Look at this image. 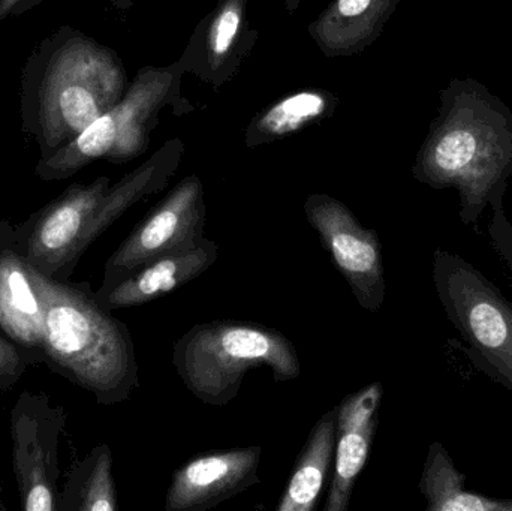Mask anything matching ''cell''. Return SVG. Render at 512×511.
<instances>
[{
    "label": "cell",
    "instance_id": "obj_20",
    "mask_svg": "<svg viewBox=\"0 0 512 511\" xmlns=\"http://www.w3.org/2000/svg\"><path fill=\"white\" fill-rule=\"evenodd\" d=\"M379 419L360 428L337 429L334 471L324 511H348L352 492L369 461Z\"/></svg>",
    "mask_w": 512,
    "mask_h": 511
},
{
    "label": "cell",
    "instance_id": "obj_18",
    "mask_svg": "<svg viewBox=\"0 0 512 511\" xmlns=\"http://www.w3.org/2000/svg\"><path fill=\"white\" fill-rule=\"evenodd\" d=\"M113 452L108 444L90 450L83 461L74 462L59 492L57 511H116Z\"/></svg>",
    "mask_w": 512,
    "mask_h": 511
},
{
    "label": "cell",
    "instance_id": "obj_22",
    "mask_svg": "<svg viewBox=\"0 0 512 511\" xmlns=\"http://www.w3.org/2000/svg\"><path fill=\"white\" fill-rule=\"evenodd\" d=\"M33 365L32 354L0 329V393L12 389Z\"/></svg>",
    "mask_w": 512,
    "mask_h": 511
},
{
    "label": "cell",
    "instance_id": "obj_17",
    "mask_svg": "<svg viewBox=\"0 0 512 511\" xmlns=\"http://www.w3.org/2000/svg\"><path fill=\"white\" fill-rule=\"evenodd\" d=\"M426 511H512V500L486 497L466 488V476L444 444H430L420 480Z\"/></svg>",
    "mask_w": 512,
    "mask_h": 511
},
{
    "label": "cell",
    "instance_id": "obj_2",
    "mask_svg": "<svg viewBox=\"0 0 512 511\" xmlns=\"http://www.w3.org/2000/svg\"><path fill=\"white\" fill-rule=\"evenodd\" d=\"M128 86L113 48L62 26L42 39L24 63L21 128L38 144L41 159L48 158L111 110Z\"/></svg>",
    "mask_w": 512,
    "mask_h": 511
},
{
    "label": "cell",
    "instance_id": "obj_25",
    "mask_svg": "<svg viewBox=\"0 0 512 511\" xmlns=\"http://www.w3.org/2000/svg\"><path fill=\"white\" fill-rule=\"evenodd\" d=\"M111 3H113L116 8L119 9H128L131 8L132 3H134V0H110Z\"/></svg>",
    "mask_w": 512,
    "mask_h": 511
},
{
    "label": "cell",
    "instance_id": "obj_13",
    "mask_svg": "<svg viewBox=\"0 0 512 511\" xmlns=\"http://www.w3.org/2000/svg\"><path fill=\"white\" fill-rule=\"evenodd\" d=\"M218 257V243L206 237L197 248L162 255L131 270L113 284L101 285L95 291V299L111 312L146 305L200 278Z\"/></svg>",
    "mask_w": 512,
    "mask_h": 511
},
{
    "label": "cell",
    "instance_id": "obj_23",
    "mask_svg": "<svg viewBox=\"0 0 512 511\" xmlns=\"http://www.w3.org/2000/svg\"><path fill=\"white\" fill-rule=\"evenodd\" d=\"M504 197L505 191H501L490 201L492 219L489 224V236L493 248L501 255L510 270L512 285V221L508 218L507 210H505Z\"/></svg>",
    "mask_w": 512,
    "mask_h": 511
},
{
    "label": "cell",
    "instance_id": "obj_5",
    "mask_svg": "<svg viewBox=\"0 0 512 511\" xmlns=\"http://www.w3.org/2000/svg\"><path fill=\"white\" fill-rule=\"evenodd\" d=\"M182 69L180 62L165 68L141 69L111 110L90 123L62 149L39 159L35 168L38 179L65 180L98 159L125 164L143 155L149 147L150 132L158 122L159 111L177 95Z\"/></svg>",
    "mask_w": 512,
    "mask_h": 511
},
{
    "label": "cell",
    "instance_id": "obj_19",
    "mask_svg": "<svg viewBox=\"0 0 512 511\" xmlns=\"http://www.w3.org/2000/svg\"><path fill=\"white\" fill-rule=\"evenodd\" d=\"M334 102V96L325 90H301L285 96L252 120L246 129V144L262 146L301 131L324 119Z\"/></svg>",
    "mask_w": 512,
    "mask_h": 511
},
{
    "label": "cell",
    "instance_id": "obj_1",
    "mask_svg": "<svg viewBox=\"0 0 512 511\" xmlns=\"http://www.w3.org/2000/svg\"><path fill=\"white\" fill-rule=\"evenodd\" d=\"M412 174L430 188L456 189L460 221L474 227L512 176V111L472 78L451 81Z\"/></svg>",
    "mask_w": 512,
    "mask_h": 511
},
{
    "label": "cell",
    "instance_id": "obj_9",
    "mask_svg": "<svg viewBox=\"0 0 512 511\" xmlns=\"http://www.w3.org/2000/svg\"><path fill=\"white\" fill-rule=\"evenodd\" d=\"M303 210L358 305L372 314L381 311L387 282L378 233L364 228L346 204L330 195H309Z\"/></svg>",
    "mask_w": 512,
    "mask_h": 511
},
{
    "label": "cell",
    "instance_id": "obj_15",
    "mask_svg": "<svg viewBox=\"0 0 512 511\" xmlns=\"http://www.w3.org/2000/svg\"><path fill=\"white\" fill-rule=\"evenodd\" d=\"M399 0H334L313 21L310 33L327 56H349L369 47Z\"/></svg>",
    "mask_w": 512,
    "mask_h": 511
},
{
    "label": "cell",
    "instance_id": "obj_21",
    "mask_svg": "<svg viewBox=\"0 0 512 511\" xmlns=\"http://www.w3.org/2000/svg\"><path fill=\"white\" fill-rule=\"evenodd\" d=\"M384 387L379 381L367 384L358 392L346 396L337 407V429L360 428L379 419Z\"/></svg>",
    "mask_w": 512,
    "mask_h": 511
},
{
    "label": "cell",
    "instance_id": "obj_4",
    "mask_svg": "<svg viewBox=\"0 0 512 511\" xmlns=\"http://www.w3.org/2000/svg\"><path fill=\"white\" fill-rule=\"evenodd\" d=\"M173 365L186 389L210 407L233 402L245 375L254 369H271L276 383L301 375L294 342L279 330L252 321L197 324L174 344Z\"/></svg>",
    "mask_w": 512,
    "mask_h": 511
},
{
    "label": "cell",
    "instance_id": "obj_14",
    "mask_svg": "<svg viewBox=\"0 0 512 511\" xmlns=\"http://www.w3.org/2000/svg\"><path fill=\"white\" fill-rule=\"evenodd\" d=\"M246 6L248 0H219L215 11L195 33L188 54L180 60L183 68L221 86L233 75L245 56Z\"/></svg>",
    "mask_w": 512,
    "mask_h": 511
},
{
    "label": "cell",
    "instance_id": "obj_11",
    "mask_svg": "<svg viewBox=\"0 0 512 511\" xmlns=\"http://www.w3.org/2000/svg\"><path fill=\"white\" fill-rule=\"evenodd\" d=\"M262 447L215 450L177 468L167 497V511H207L259 485Z\"/></svg>",
    "mask_w": 512,
    "mask_h": 511
},
{
    "label": "cell",
    "instance_id": "obj_12",
    "mask_svg": "<svg viewBox=\"0 0 512 511\" xmlns=\"http://www.w3.org/2000/svg\"><path fill=\"white\" fill-rule=\"evenodd\" d=\"M0 329L44 363V311L32 266L21 254L17 231L0 219Z\"/></svg>",
    "mask_w": 512,
    "mask_h": 511
},
{
    "label": "cell",
    "instance_id": "obj_10",
    "mask_svg": "<svg viewBox=\"0 0 512 511\" xmlns=\"http://www.w3.org/2000/svg\"><path fill=\"white\" fill-rule=\"evenodd\" d=\"M206 201L200 177H186L156 204L105 263L101 285L113 284L131 270L204 242Z\"/></svg>",
    "mask_w": 512,
    "mask_h": 511
},
{
    "label": "cell",
    "instance_id": "obj_26",
    "mask_svg": "<svg viewBox=\"0 0 512 511\" xmlns=\"http://www.w3.org/2000/svg\"><path fill=\"white\" fill-rule=\"evenodd\" d=\"M0 511H6V506L2 500V485H0Z\"/></svg>",
    "mask_w": 512,
    "mask_h": 511
},
{
    "label": "cell",
    "instance_id": "obj_6",
    "mask_svg": "<svg viewBox=\"0 0 512 511\" xmlns=\"http://www.w3.org/2000/svg\"><path fill=\"white\" fill-rule=\"evenodd\" d=\"M436 296L469 359L512 393V302L462 255L433 252Z\"/></svg>",
    "mask_w": 512,
    "mask_h": 511
},
{
    "label": "cell",
    "instance_id": "obj_7",
    "mask_svg": "<svg viewBox=\"0 0 512 511\" xmlns=\"http://www.w3.org/2000/svg\"><path fill=\"white\" fill-rule=\"evenodd\" d=\"M110 177L89 185L72 183L59 197L15 225L21 254L33 269L57 281H69L84 252L90 248L89 231Z\"/></svg>",
    "mask_w": 512,
    "mask_h": 511
},
{
    "label": "cell",
    "instance_id": "obj_24",
    "mask_svg": "<svg viewBox=\"0 0 512 511\" xmlns=\"http://www.w3.org/2000/svg\"><path fill=\"white\" fill-rule=\"evenodd\" d=\"M48 0H0V24L8 18L18 17Z\"/></svg>",
    "mask_w": 512,
    "mask_h": 511
},
{
    "label": "cell",
    "instance_id": "obj_16",
    "mask_svg": "<svg viewBox=\"0 0 512 511\" xmlns=\"http://www.w3.org/2000/svg\"><path fill=\"white\" fill-rule=\"evenodd\" d=\"M337 410L333 407L319 417L295 462L288 485L276 511H313L334 462L337 435Z\"/></svg>",
    "mask_w": 512,
    "mask_h": 511
},
{
    "label": "cell",
    "instance_id": "obj_8",
    "mask_svg": "<svg viewBox=\"0 0 512 511\" xmlns=\"http://www.w3.org/2000/svg\"><path fill=\"white\" fill-rule=\"evenodd\" d=\"M62 405L47 393L24 390L11 411L12 470L23 511H57L59 443L65 431Z\"/></svg>",
    "mask_w": 512,
    "mask_h": 511
},
{
    "label": "cell",
    "instance_id": "obj_3",
    "mask_svg": "<svg viewBox=\"0 0 512 511\" xmlns=\"http://www.w3.org/2000/svg\"><path fill=\"white\" fill-rule=\"evenodd\" d=\"M44 311V363L105 407L140 389V366L128 326L95 299L87 282L57 281L33 269Z\"/></svg>",
    "mask_w": 512,
    "mask_h": 511
}]
</instances>
